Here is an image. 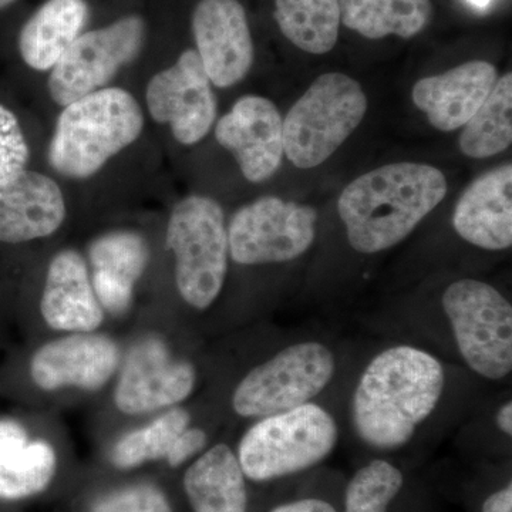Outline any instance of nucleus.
I'll return each mask as SVG.
<instances>
[{
    "label": "nucleus",
    "instance_id": "obj_28",
    "mask_svg": "<svg viewBox=\"0 0 512 512\" xmlns=\"http://www.w3.org/2000/svg\"><path fill=\"white\" fill-rule=\"evenodd\" d=\"M404 487L403 471L390 461L376 458L350 477L342 512H393Z\"/></svg>",
    "mask_w": 512,
    "mask_h": 512
},
{
    "label": "nucleus",
    "instance_id": "obj_26",
    "mask_svg": "<svg viewBox=\"0 0 512 512\" xmlns=\"http://www.w3.org/2000/svg\"><path fill=\"white\" fill-rule=\"evenodd\" d=\"M512 143V74L497 80L480 109L464 124L460 148L467 157L488 158Z\"/></svg>",
    "mask_w": 512,
    "mask_h": 512
},
{
    "label": "nucleus",
    "instance_id": "obj_34",
    "mask_svg": "<svg viewBox=\"0 0 512 512\" xmlns=\"http://www.w3.org/2000/svg\"><path fill=\"white\" fill-rule=\"evenodd\" d=\"M491 0H471V3L477 6V8H485Z\"/></svg>",
    "mask_w": 512,
    "mask_h": 512
},
{
    "label": "nucleus",
    "instance_id": "obj_5",
    "mask_svg": "<svg viewBox=\"0 0 512 512\" xmlns=\"http://www.w3.org/2000/svg\"><path fill=\"white\" fill-rule=\"evenodd\" d=\"M366 111L367 97L356 80L322 74L284 120L285 156L302 170L318 167L352 136Z\"/></svg>",
    "mask_w": 512,
    "mask_h": 512
},
{
    "label": "nucleus",
    "instance_id": "obj_16",
    "mask_svg": "<svg viewBox=\"0 0 512 512\" xmlns=\"http://www.w3.org/2000/svg\"><path fill=\"white\" fill-rule=\"evenodd\" d=\"M66 204L59 185L35 171L0 178V242L20 244L49 237L62 227Z\"/></svg>",
    "mask_w": 512,
    "mask_h": 512
},
{
    "label": "nucleus",
    "instance_id": "obj_30",
    "mask_svg": "<svg viewBox=\"0 0 512 512\" xmlns=\"http://www.w3.org/2000/svg\"><path fill=\"white\" fill-rule=\"evenodd\" d=\"M29 147L15 114L0 104V178L25 170Z\"/></svg>",
    "mask_w": 512,
    "mask_h": 512
},
{
    "label": "nucleus",
    "instance_id": "obj_14",
    "mask_svg": "<svg viewBox=\"0 0 512 512\" xmlns=\"http://www.w3.org/2000/svg\"><path fill=\"white\" fill-rule=\"evenodd\" d=\"M215 138L234 154L241 173L251 183L269 180L281 167L284 120L265 97H241L218 121Z\"/></svg>",
    "mask_w": 512,
    "mask_h": 512
},
{
    "label": "nucleus",
    "instance_id": "obj_32",
    "mask_svg": "<svg viewBox=\"0 0 512 512\" xmlns=\"http://www.w3.org/2000/svg\"><path fill=\"white\" fill-rule=\"evenodd\" d=\"M480 512H512V483L494 490L484 498Z\"/></svg>",
    "mask_w": 512,
    "mask_h": 512
},
{
    "label": "nucleus",
    "instance_id": "obj_9",
    "mask_svg": "<svg viewBox=\"0 0 512 512\" xmlns=\"http://www.w3.org/2000/svg\"><path fill=\"white\" fill-rule=\"evenodd\" d=\"M144 39L146 23L137 15L82 33L53 67L47 83L50 97L66 107L106 89L121 67L140 55Z\"/></svg>",
    "mask_w": 512,
    "mask_h": 512
},
{
    "label": "nucleus",
    "instance_id": "obj_22",
    "mask_svg": "<svg viewBox=\"0 0 512 512\" xmlns=\"http://www.w3.org/2000/svg\"><path fill=\"white\" fill-rule=\"evenodd\" d=\"M194 512H248L247 477L227 444L205 451L184 474Z\"/></svg>",
    "mask_w": 512,
    "mask_h": 512
},
{
    "label": "nucleus",
    "instance_id": "obj_12",
    "mask_svg": "<svg viewBox=\"0 0 512 512\" xmlns=\"http://www.w3.org/2000/svg\"><path fill=\"white\" fill-rule=\"evenodd\" d=\"M197 373L191 363L175 360L163 340H141L128 353L114 402L121 413L138 416L184 402L194 392Z\"/></svg>",
    "mask_w": 512,
    "mask_h": 512
},
{
    "label": "nucleus",
    "instance_id": "obj_4",
    "mask_svg": "<svg viewBox=\"0 0 512 512\" xmlns=\"http://www.w3.org/2000/svg\"><path fill=\"white\" fill-rule=\"evenodd\" d=\"M338 440L332 414L311 402L256 421L239 441L237 457L247 480L271 483L319 466Z\"/></svg>",
    "mask_w": 512,
    "mask_h": 512
},
{
    "label": "nucleus",
    "instance_id": "obj_25",
    "mask_svg": "<svg viewBox=\"0 0 512 512\" xmlns=\"http://www.w3.org/2000/svg\"><path fill=\"white\" fill-rule=\"evenodd\" d=\"M275 19L286 39L312 55H325L339 37V0H275Z\"/></svg>",
    "mask_w": 512,
    "mask_h": 512
},
{
    "label": "nucleus",
    "instance_id": "obj_11",
    "mask_svg": "<svg viewBox=\"0 0 512 512\" xmlns=\"http://www.w3.org/2000/svg\"><path fill=\"white\" fill-rule=\"evenodd\" d=\"M148 110L168 124L178 143H200L217 117V97L197 50H185L174 66L157 73L147 86Z\"/></svg>",
    "mask_w": 512,
    "mask_h": 512
},
{
    "label": "nucleus",
    "instance_id": "obj_3",
    "mask_svg": "<svg viewBox=\"0 0 512 512\" xmlns=\"http://www.w3.org/2000/svg\"><path fill=\"white\" fill-rule=\"evenodd\" d=\"M143 127V111L130 93L101 89L64 107L50 141L49 163L64 177H92L133 144Z\"/></svg>",
    "mask_w": 512,
    "mask_h": 512
},
{
    "label": "nucleus",
    "instance_id": "obj_18",
    "mask_svg": "<svg viewBox=\"0 0 512 512\" xmlns=\"http://www.w3.org/2000/svg\"><path fill=\"white\" fill-rule=\"evenodd\" d=\"M464 241L488 251L512 245V165L494 168L464 191L453 215Z\"/></svg>",
    "mask_w": 512,
    "mask_h": 512
},
{
    "label": "nucleus",
    "instance_id": "obj_7",
    "mask_svg": "<svg viewBox=\"0 0 512 512\" xmlns=\"http://www.w3.org/2000/svg\"><path fill=\"white\" fill-rule=\"evenodd\" d=\"M443 309L458 352L473 372L501 380L512 370V306L494 286L461 279L446 289Z\"/></svg>",
    "mask_w": 512,
    "mask_h": 512
},
{
    "label": "nucleus",
    "instance_id": "obj_1",
    "mask_svg": "<svg viewBox=\"0 0 512 512\" xmlns=\"http://www.w3.org/2000/svg\"><path fill=\"white\" fill-rule=\"evenodd\" d=\"M444 367L437 357L414 346L380 352L360 376L352 400L359 439L377 451L406 446L440 403Z\"/></svg>",
    "mask_w": 512,
    "mask_h": 512
},
{
    "label": "nucleus",
    "instance_id": "obj_15",
    "mask_svg": "<svg viewBox=\"0 0 512 512\" xmlns=\"http://www.w3.org/2000/svg\"><path fill=\"white\" fill-rule=\"evenodd\" d=\"M119 360L114 340L92 332L73 333L37 350L30 362V375L45 392L64 387L99 390L113 377Z\"/></svg>",
    "mask_w": 512,
    "mask_h": 512
},
{
    "label": "nucleus",
    "instance_id": "obj_23",
    "mask_svg": "<svg viewBox=\"0 0 512 512\" xmlns=\"http://www.w3.org/2000/svg\"><path fill=\"white\" fill-rule=\"evenodd\" d=\"M87 20L86 0H47L20 30L19 52L23 62L37 72L52 70L82 35Z\"/></svg>",
    "mask_w": 512,
    "mask_h": 512
},
{
    "label": "nucleus",
    "instance_id": "obj_35",
    "mask_svg": "<svg viewBox=\"0 0 512 512\" xmlns=\"http://www.w3.org/2000/svg\"><path fill=\"white\" fill-rule=\"evenodd\" d=\"M13 2H16V0H0V9L8 8Z\"/></svg>",
    "mask_w": 512,
    "mask_h": 512
},
{
    "label": "nucleus",
    "instance_id": "obj_27",
    "mask_svg": "<svg viewBox=\"0 0 512 512\" xmlns=\"http://www.w3.org/2000/svg\"><path fill=\"white\" fill-rule=\"evenodd\" d=\"M187 410L174 407L146 427L131 431L117 441L111 450V463L130 470L148 461L165 460L170 464L181 434L190 427Z\"/></svg>",
    "mask_w": 512,
    "mask_h": 512
},
{
    "label": "nucleus",
    "instance_id": "obj_17",
    "mask_svg": "<svg viewBox=\"0 0 512 512\" xmlns=\"http://www.w3.org/2000/svg\"><path fill=\"white\" fill-rule=\"evenodd\" d=\"M497 69L483 60H473L439 76L414 84L413 101L431 126L440 131L463 127L497 83Z\"/></svg>",
    "mask_w": 512,
    "mask_h": 512
},
{
    "label": "nucleus",
    "instance_id": "obj_2",
    "mask_svg": "<svg viewBox=\"0 0 512 512\" xmlns=\"http://www.w3.org/2000/svg\"><path fill=\"white\" fill-rule=\"evenodd\" d=\"M447 188L439 168L426 164H389L363 174L339 198L349 244L362 254L394 247L439 207Z\"/></svg>",
    "mask_w": 512,
    "mask_h": 512
},
{
    "label": "nucleus",
    "instance_id": "obj_8",
    "mask_svg": "<svg viewBox=\"0 0 512 512\" xmlns=\"http://www.w3.org/2000/svg\"><path fill=\"white\" fill-rule=\"evenodd\" d=\"M335 370V356L328 346L296 343L254 367L232 394V407L247 419L296 409L322 393Z\"/></svg>",
    "mask_w": 512,
    "mask_h": 512
},
{
    "label": "nucleus",
    "instance_id": "obj_13",
    "mask_svg": "<svg viewBox=\"0 0 512 512\" xmlns=\"http://www.w3.org/2000/svg\"><path fill=\"white\" fill-rule=\"evenodd\" d=\"M192 33L214 86L227 89L245 79L254 63V42L238 0H201L192 15Z\"/></svg>",
    "mask_w": 512,
    "mask_h": 512
},
{
    "label": "nucleus",
    "instance_id": "obj_31",
    "mask_svg": "<svg viewBox=\"0 0 512 512\" xmlns=\"http://www.w3.org/2000/svg\"><path fill=\"white\" fill-rule=\"evenodd\" d=\"M269 512H342L335 504L320 497H301L276 505Z\"/></svg>",
    "mask_w": 512,
    "mask_h": 512
},
{
    "label": "nucleus",
    "instance_id": "obj_6",
    "mask_svg": "<svg viewBox=\"0 0 512 512\" xmlns=\"http://www.w3.org/2000/svg\"><path fill=\"white\" fill-rule=\"evenodd\" d=\"M167 245L175 256V281L192 308H210L220 296L228 271V231L221 205L191 195L171 212Z\"/></svg>",
    "mask_w": 512,
    "mask_h": 512
},
{
    "label": "nucleus",
    "instance_id": "obj_21",
    "mask_svg": "<svg viewBox=\"0 0 512 512\" xmlns=\"http://www.w3.org/2000/svg\"><path fill=\"white\" fill-rule=\"evenodd\" d=\"M57 468L55 450L15 420H0V498L22 500L45 491Z\"/></svg>",
    "mask_w": 512,
    "mask_h": 512
},
{
    "label": "nucleus",
    "instance_id": "obj_29",
    "mask_svg": "<svg viewBox=\"0 0 512 512\" xmlns=\"http://www.w3.org/2000/svg\"><path fill=\"white\" fill-rule=\"evenodd\" d=\"M92 512H173V508L160 488L138 484L101 498Z\"/></svg>",
    "mask_w": 512,
    "mask_h": 512
},
{
    "label": "nucleus",
    "instance_id": "obj_10",
    "mask_svg": "<svg viewBox=\"0 0 512 512\" xmlns=\"http://www.w3.org/2000/svg\"><path fill=\"white\" fill-rule=\"evenodd\" d=\"M318 214L308 205L262 197L239 208L228 231L229 254L239 265L282 264L305 254Z\"/></svg>",
    "mask_w": 512,
    "mask_h": 512
},
{
    "label": "nucleus",
    "instance_id": "obj_24",
    "mask_svg": "<svg viewBox=\"0 0 512 512\" xmlns=\"http://www.w3.org/2000/svg\"><path fill=\"white\" fill-rule=\"evenodd\" d=\"M340 23L367 39H412L429 25L430 0H339Z\"/></svg>",
    "mask_w": 512,
    "mask_h": 512
},
{
    "label": "nucleus",
    "instance_id": "obj_19",
    "mask_svg": "<svg viewBox=\"0 0 512 512\" xmlns=\"http://www.w3.org/2000/svg\"><path fill=\"white\" fill-rule=\"evenodd\" d=\"M40 312L52 329L90 333L99 329L104 313L83 256L64 249L50 262Z\"/></svg>",
    "mask_w": 512,
    "mask_h": 512
},
{
    "label": "nucleus",
    "instance_id": "obj_20",
    "mask_svg": "<svg viewBox=\"0 0 512 512\" xmlns=\"http://www.w3.org/2000/svg\"><path fill=\"white\" fill-rule=\"evenodd\" d=\"M89 258L90 278L101 308L113 315L126 312L150 258L146 239L137 232H110L90 245Z\"/></svg>",
    "mask_w": 512,
    "mask_h": 512
},
{
    "label": "nucleus",
    "instance_id": "obj_33",
    "mask_svg": "<svg viewBox=\"0 0 512 512\" xmlns=\"http://www.w3.org/2000/svg\"><path fill=\"white\" fill-rule=\"evenodd\" d=\"M495 424H497L498 429L503 431L505 436H512V403L507 402L500 407V410L497 412V416H495Z\"/></svg>",
    "mask_w": 512,
    "mask_h": 512
}]
</instances>
